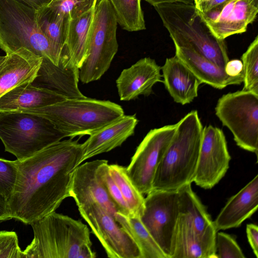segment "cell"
<instances>
[{
	"label": "cell",
	"instance_id": "3",
	"mask_svg": "<svg viewBox=\"0 0 258 258\" xmlns=\"http://www.w3.org/2000/svg\"><path fill=\"white\" fill-rule=\"evenodd\" d=\"M34 237L25 258H94L90 231L80 220L53 212L30 224Z\"/></svg>",
	"mask_w": 258,
	"mask_h": 258
},
{
	"label": "cell",
	"instance_id": "9",
	"mask_svg": "<svg viewBox=\"0 0 258 258\" xmlns=\"http://www.w3.org/2000/svg\"><path fill=\"white\" fill-rule=\"evenodd\" d=\"M216 116L232 133L236 145L258 157V94L240 90L222 95Z\"/></svg>",
	"mask_w": 258,
	"mask_h": 258
},
{
	"label": "cell",
	"instance_id": "16",
	"mask_svg": "<svg viewBox=\"0 0 258 258\" xmlns=\"http://www.w3.org/2000/svg\"><path fill=\"white\" fill-rule=\"evenodd\" d=\"M79 69L72 64L67 55L62 53L58 65L42 58L37 76L31 84L66 98H83L85 96L79 89Z\"/></svg>",
	"mask_w": 258,
	"mask_h": 258
},
{
	"label": "cell",
	"instance_id": "13",
	"mask_svg": "<svg viewBox=\"0 0 258 258\" xmlns=\"http://www.w3.org/2000/svg\"><path fill=\"white\" fill-rule=\"evenodd\" d=\"M230 160L222 130L212 125L205 126L194 182L203 188H212L225 176Z\"/></svg>",
	"mask_w": 258,
	"mask_h": 258
},
{
	"label": "cell",
	"instance_id": "24",
	"mask_svg": "<svg viewBox=\"0 0 258 258\" xmlns=\"http://www.w3.org/2000/svg\"><path fill=\"white\" fill-rule=\"evenodd\" d=\"M179 215L189 223L194 231L203 239L215 243L216 231L205 207L192 190L191 184L177 191Z\"/></svg>",
	"mask_w": 258,
	"mask_h": 258
},
{
	"label": "cell",
	"instance_id": "30",
	"mask_svg": "<svg viewBox=\"0 0 258 258\" xmlns=\"http://www.w3.org/2000/svg\"><path fill=\"white\" fill-rule=\"evenodd\" d=\"M117 23L126 31L135 32L146 29L141 0H108Z\"/></svg>",
	"mask_w": 258,
	"mask_h": 258
},
{
	"label": "cell",
	"instance_id": "4",
	"mask_svg": "<svg viewBox=\"0 0 258 258\" xmlns=\"http://www.w3.org/2000/svg\"><path fill=\"white\" fill-rule=\"evenodd\" d=\"M153 7L175 46L192 49L224 70L229 60L225 40L212 33L194 4L163 3Z\"/></svg>",
	"mask_w": 258,
	"mask_h": 258
},
{
	"label": "cell",
	"instance_id": "7",
	"mask_svg": "<svg viewBox=\"0 0 258 258\" xmlns=\"http://www.w3.org/2000/svg\"><path fill=\"white\" fill-rule=\"evenodd\" d=\"M46 118L21 111L0 113V139L18 160L30 157L66 138Z\"/></svg>",
	"mask_w": 258,
	"mask_h": 258
},
{
	"label": "cell",
	"instance_id": "14",
	"mask_svg": "<svg viewBox=\"0 0 258 258\" xmlns=\"http://www.w3.org/2000/svg\"><path fill=\"white\" fill-rule=\"evenodd\" d=\"M198 11L212 33L225 40L245 32L256 17L258 7L249 0H228L207 12Z\"/></svg>",
	"mask_w": 258,
	"mask_h": 258
},
{
	"label": "cell",
	"instance_id": "19",
	"mask_svg": "<svg viewBox=\"0 0 258 258\" xmlns=\"http://www.w3.org/2000/svg\"><path fill=\"white\" fill-rule=\"evenodd\" d=\"M138 122L136 114L124 115L91 135L82 144L83 154L81 162L120 146L134 135Z\"/></svg>",
	"mask_w": 258,
	"mask_h": 258
},
{
	"label": "cell",
	"instance_id": "10",
	"mask_svg": "<svg viewBox=\"0 0 258 258\" xmlns=\"http://www.w3.org/2000/svg\"><path fill=\"white\" fill-rule=\"evenodd\" d=\"M176 123L150 130L137 148L126 167L128 175L143 195L153 190L157 168L174 135Z\"/></svg>",
	"mask_w": 258,
	"mask_h": 258
},
{
	"label": "cell",
	"instance_id": "11",
	"mask_svg": "<svg viewBox=\"0 0 258 258\" xmlns=\"http://www.w3.org/2000/svg\"><path fill=\"white\" fill-rule=\"evenodd\" d=\"M147 195L141 220L167 258H171L179 216L177 191L152 190Z\"/></svg>",
	"mask_w": 258,
	"mask_h": 258
},
{
	"label": "cell",
	"instance_id": "31",
	"mask_svg": "<svg viewBox=\"0 0 258 258\" xmlns=\"http://www.w3.org/2000/svg\"><path fill=\"white\" fill-rule=\"evenodd\" d=\"M243 68V90L258 94V36L241 56Z\"/></svg>",
	"mask_w": 258,
	"mask_h": 258
},
{
	"label": "cell",
	"instance_id": "22",
	"mask_svg": "<svg viewBox=\"0 0 258 258\" xmlns=\"http://www.w3.org/2000/svg\"><path fill=\"white\" fill-rule=\"evenodd\" d=\"M66 99L46 89L28 83L18 86L0 97V113L22 111L49 106Z\"/></svg>",
	"mask_w": 258,
	"mask_h": 258
},
{
	"label": "cell",
	"instance_id": "28",
	"mask_svg": "<svg viewBox=\"0 0 258 258\" xmlns=\"http://www.w3.org/2000/svg\"><path fill=\"white\" fill-rule=\"evenodd\" d=\"M36 20L40 30L60 56L64 46L70 18L47 5L36 10Z\"/></svg>",
	"mask_w": 258,
	"mask_h": 258
},
{
	"label": "cell",
	"instance_id": "2",
	"mask_svg": "<svg viewBox=\"0 0 258 258\" xmlns=\"http://www.w3.org/2000/svg\"><path fill=\"white\" fill-rule=\"evenodd\" d=\"M203 131L197 110L191 111L176 123L174 135L157 168L153 190L177 191L194 182Z\"/></svg>",
	"mask_w": 258,
	"mask_h": 258
},
{
	"label": "cell",
	"instance_id": "17",
	"mask_svg": "<svg viewBox=\"0 0 258 258\" xmlns=\"http://www.w3.org/2000/svg\"><path fill=\"white\" fill-rule=\"evenodd\" d=\"M161 67L154 59L144 57L122 70L116 80L121 101L134 100L140 96H149L154 85L162 82Z\"/></svg>",
	"mask_w": 258,
	"mask_h": 258
},
{
	"label": "cell",
	"instance_id": "23",
	"mask_svg": "<svg viewBox=\"0 0 258 258\" xmlns=\"http://www.w3.org/2000/svg\"><path fill=\"white\" fill-rule=\"evenodd\" d=\"M175 55L201 81L213 88L222 89L229 85H239L243 78L231 77L224 70L194 50L175 46Z\"/></svg>",
	"mask_w": 258,
	"mask_h": 258
},
{
	"label": "cell",
	"instance_id": "33",
	"mask_svg": "<svg viewBox=\"0 0 258 258\" xmlns=\"http://www.w3.org/2000/svg\"><path fill=\"white\" fill-rule=\"evenodd\" d=\"M97 0H51L47 5L58 14L69 18H78L94 9Z\"/></svg>",
	"mask_w": 258,
	"mask_h": 258
},
{
	"label": "cell",
	"instance_id": "21",
	"mask_svg": "<svg viewBox=\"0 0 258 258\" xmlns=\"http://www.w3.org/2000/svg\"><path fill=\"white\" fill-rule=\"evenodd\" d=\"M161 70L162 82L175 102L185 105L198 96L202 83L175 55L167 58Z\"/></svg>",
	"mask_w": 258,
	"mask_h": 258
},
{
	"label": "cell",
	"instance_id": "25",
	"mask_svg": "<svg viewBox=\"0 0 258 258\" xmlns=\"http://www.w3.org/2000/svg\"><path fill=\"white\" fill-rule=\"evenodd\" d=\"M216 258L215 243L198 235L179 215L172 240L171 258Z\"/></svg>",
	"mask_w": 258,
	"mask_h": 258
},
{
	"label": "cell",
	"instance_id": "6",
	"mask_svg": "<svg viewBox=\"0 0 258 258\" xmlns=\"http://www.w3.org/2000/svg\"><path fill=\"white\" fill-rule=\"evenodd\" d=\"M36 10L19 0H0V48L8 54L24 48L58 65L60 56L40 30Z\"/></svg>",
	"mask_w": 258,
	"mask_h": 258
},
{
	"label": "cell",
	"instance_id": "18",
	"mask_svg": "<svg viewBox=\"0 0 258 258\" xmlns=\"http://www.w3.org/2000/svg\"><path fill=\"white\" fill-rule=\"evenodd\" d=\"M42 61V57L24 48L0 55V97L18 86L32 83Z\"/></svg>",
	"mask_w": 258,
	"mask_h": 258
},
{
	"label": "cell",
	"instance_id": "5",
	"mask_svg": "<svg viewBox=\"0 0 258 258\" xmlns=\"http://www.w3.org/2000/svg\"><path fill=\"white\" fill-rule=\"evenodd\" d=\"M21 112L46 118L71 139L90 136L124 115L122 108L115 103L86 96L66 98L49 106Z\"/></svg>",
	"mask_w": 258,
	"mask_h": 258
},
{
	"label": "cell",
	"instance_id": "34",
	"mask_svg": "<svg viewBox=\"0 0 258 258\" xmlns=\"http://www.w3.org/2000/svg\"><path fill=\"white\" fill-rule=\"evenodd\" d=\"M108 165L107 160L102 159L98 168L99 175L108 194L115 205L117 212L125 215H132L117 185L109 173Z\"/></svg>",
	"mask_w": 258,
	"mask_h": 258
},
{
	"label": "cell",
	"instance_id": "37",
	"mask_svg": "<svg viewBox=\"0 0 258 258\" xmlns=\"http://www.w3.org/2000/svg\"><path fill=\"white\" fill-rule=\"evenodd\" d=\"M224 72L229 77L244 78L243 64L239 59L229 60L225 66Z\"/></svg>",
	"mask_w": 258,
	"mask_h": 258
},
{
	"label": "cell",
	"instance_id": "41",
	"mask_svg": "<svg viewBox=\"0 0 258 258\" xmlns=\"http://www.w3.org/2000/svg\"><path fill=\"white\" fill-rule=\"evenodd\" d=\"M36 10L39 9L49 4L51 0H19Z\"/></svg>",
	"mask_w": 258,
	"mask_h": 258
},
{
	"label": "cell",
	"instance_id": "8",
	"mask_svg": "<svg viewBox=\"0 0 258 258\" xmlns=\"http://www.w3.org/2000/svg\"><path fill=\"white\" fill-rule=\"evenodd\" d=\"M117 20L108 0H99L94 8L87 56L79 69L84 84L98 80L109 69L118 50Z\"/></svg>",
	"mask_w": 258,
	"mask_h": 258
},
{
	"label": "cell",
	"instance_id": "29",
	"mask_svg": "<svg viewBox=\"0 0 258 258\" xmlns=\"http://www.w3.org/2000/svg\"><path fill=\"white\" fill-rule=\"evenodd\" d=\"M108 171L131 214L141 218L145 209V198L130 178L126 167L118 164H109Z\"/></svg>",
	"mask_w": 258,
	"mask_h": 258
},
{
	"label": "cell",
	"instance_id": "39",
	"mask_svg": "<svg viewBox=\"0 0 258 258\" xmlns=\"http://www.w3.org/2000/svg\"><path fill=\"white\" fill-rule=\"evenodd\" d=\"M227 1L228 0H204L195 5V7L199 11L205 13Z\"/></svg>",
	"mask_w": 258,
	"mask_h": 258
},
{
	"label": "cell",
	"instance_id": "1",
	"mask_svg": "<svg viewBox=\"0 0 258 258\" xmlns=\"http://www.w3.org/2000/svg\"><path fill=\"white\" fill-rule=\"evenodd\" d=\"M82 144L70 139L17 159V183L7 205L11 219L30 224L55 212L70 197L73 174L82 163Z\"/></svg>",
	"mask_w": 258,
	"mask_h": 258
},
{
	"label": "cell",
	"instance_id": "35",
	"mask_svg": "<svg viewBox=\"0 0 258 258\" xmlns=\"http://www.w3.org/2000/svg\"><path fill=\"white\" fill-rule=\"evenodd\" d=\"M215 246L217 258H245L235 238L227 233L217 232Z\"/></svg>",
	"mask_w": 258,
	"mask_h": 258
},
{
	"label": "cell",
	"instance_id": "42",
	"mask_svg": "<svg viewBox=\"0 0 258 258\" xmlns=\"http://www.w3.org/2000/svg\"><path fill=\"white\" fill-rule=\"evenodd\" d=\"M11 219L7 206L0 202V222Z\"/></svg>",
	"mask_w": 258,
	"mask_h": 258
},
{
	"label": "cell",
	"instance_id": "15",
	"mask_svg": "<svg viewBox=\"0 0 258 258\" xmlns=\"http://www.w3.org/2000/svg\"><path fill=\"white\" fill-rule=\"evenodd\" d=\"M102 160L86 162L75 169L72 178L70 197L74 199L78 207L95 203L115 217L117 210L98 171Z\"/></svg>",
	"mask_w": 258,
	"mask_h": 258
},
{
	"label": "cell",
	"instance_id": "38",
	"mask_svg": "<svg viewBox=\"0 0 258 258\" xmlns=\"http://www.w3.org/2000/svg\"><path fill=\"white\" fill-rule=\"evenodd\" d=\"M248 241L254 254L258 257V227L254 224H248L246 228Z\"/></svg>",
	"mask_w": 258,
	"mask_h": 258
},
{
	"label": "cell",
	"instance_id": "12",
	"mask_svg": "<svg viewBox=\"0 0 258 258\" xmlns=\"http://www.w3.org/2000/svg\"><path fill=\"white\" fill-rule=\"evenodd\" d=\"M78 208L108 257L142 258L136 242L101 206L93 203Z\"/></svg>",
	"mask_w": 258,
	"mask_h": 258
},
{
	"label": "cell",
	"instance_id": "32",
	"mask_svg": "<svg viewBox=\"0 0 258 258\" xmlns=\"http://www.w3.org/2000/svg\"><path fill=\"white\" fill-rule=\"evenodd\" d=\"M18 172L16 160L0 158V202L7 206L15 188Z\"/></svg>",
	"mask_w": 258,
	"mask_h": 258
},
{
	"label": "cell",
	"instance_id": "20",
	"mask_svg": "<svg viewBox=\"0 0 258 258\" xmlns=\"http://www.w3.org/2000/svg\"><path fill=\"white\" fill-rule=\"evenodd\" d=\"M258 207V175L232 196L213 221L216 231L239 227Z\"/></svg>",
	"mask_w": 258,
	"mask_h": 258
},
{
	"label": "cell",
	"instance_id": "26",
	"mask_svg": "<svg viewBox=\"0 0 258 258\" xmlns=\"http://www.w3.org/2000/svg\"><path fill=\"white\" fill-rule=\"evenodd\" d=\"M94 8L78 18L69 20L62 51L67 54L72 64L79 69L87 56Z\"/></svg>",
	"mask_w": 258,
	"mask_h": 258
},
{
	"label": "cell",
	"instance_id": "27",
	"mask_svg": "<svg viewBox=\"0 0 258 258\" xmlns=\"http://www.w3.org/2000/svg\"><path fill=\"white\" fill-rule=\"evenodd\" d=\"M115 219L136 242L140 248L142 258H167L142 223L140 218L117 212Z\"/></svg>",
	"mask_w": 258,
	"mask_h": 258
},
{
	"label": "cell",
	"instance_id": "36",
	"mask_svg": "<svg viewBox=\"0 0 258 258\" xmlns=\"http://www.w3.org/2000/svg\"><path fill=\"white\" fill-rule=\"evenodd\" d=\"M0 257L25 258L15 232L0 231Z\"/></svg>",
	"mask_w": 258,
	"mask_h": 258
},
{
	"label": "cell",
	"instance_id": "40",
	"mask_svg": "<svg viewBox=\"0 0 258 258\" xmlns=\"http://www.w3.org/2000/svg\"><path fill=\"white\" fill-rule=\"evenodd\" d=\"M147 2L149 3L150 5L153 6L163 3H182L185 4H194L195 5H196L200 2L204 1V0H145Z\"/></svg>",
	"mask_w": 258,
	"mask_h": 258
},
{
	"label": "cell",
	"instance_id": "43",
	"mask_svg": "<svg viewBox=\"0 0 258 258\" xmlns=\"http://www.w3.org/2000/svg\"><path fill=\"white\" fill-rule=\"evenodd\" d=\"M255 6L258 7V0H249Z\"/></svg>",
	"mask_w": 258,
	"mask_h": 258
}]
</instances>
